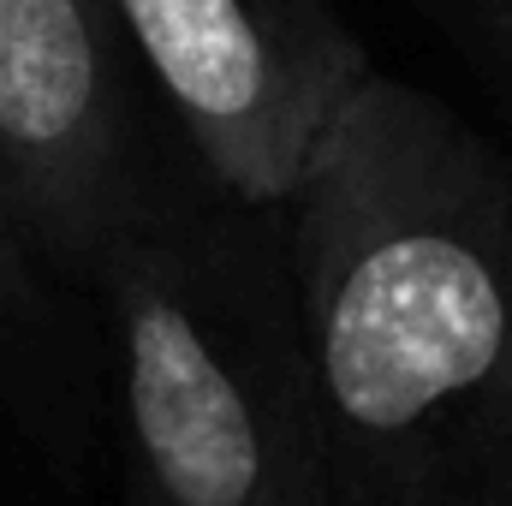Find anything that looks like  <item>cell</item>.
<instances>
[{"mask_svg":"<svg viewBox=\"0 0 512 506\" xmlns=\"http://www.w3.org/2000/svg\"><path fill=\"white\" fill-rule=\"evenodd\" d=\"M322 506H489L512 370V155L370 72L286 197Z\"/></svg>","mask_w":512,"mask_h":506,"instance_id":"6da1fadb","label":"cell"},{"mask_svg":"<svg viewBox=\"0 0 512 506\" xmlns=\"http://www.w3.org/2000/svg\"><path fill=\"white\" fill-rule=\"evenodd\" d=\"M96 286L120 328L131 506H322L286 203L161 185Z\"/></svg>","mask_w":512,"mask_h":506,"instance_id":"7a4b0ae2","label":"cell"},{"mask_svg":"<svg viewBox=\"0 0 512 506\" xmlns=\"http://www.w3.org/2000/svg\"><path fill=\"white\" fill-rule=\"evenodd\" d=\"M114 18L197 179L239 203H286L376 72L328 0H114Z\"/></svg>","mask_w":512,"mask_h":506,"instance_id":"3957f363","label":"cell"},{"mask_svg":"<svg viewBox=\"0 0 512 506\" xmlns=\"http://www.w3.org/2000/svg\"><path fill=\"white\" fill-rule=\"evenodd\" d=\"M114 0H0V197L60 274L96 280L155 203Z\"/></svg>","mask_w":512,"mask_h":506,"instance_id":"277c9868","label":"cell"},{"mask_svg":"<svg viewBox=\"0 0 512 506\" xmlns=\"http://www.w3.org/2000/svg\"><path fill=\"white\" fill-rule=\"evenodd\" d=\"M512 114V0H417Z\"/></svg>","mask_w":512,"mask_h":506,"instance_id":"5b68a950","label":"cell"},{"mask_svg":"<svg viewBox=\"0 0 512 506\" xmlns=\"http://www.w3.org/2000/svg\"><path fill=\"white\" fill-rule=\"evenodd\" d=\"M36 268H42V256H36V245L24 239L12 203L0 197V334H12L18 322L36 316V286H42Z\"/></svg>","mask_w":512,"mask_h":506,"instance_id":"8992f818","label":"cell"},{"mask_svg":"<svg viewBox=\"0 0 512 506\" xmlns=\"http://www.w3.org/2000/svg\"><path fill=\"white\" fill-rule=\"evenodd\" d=\"M512 501V370H507V399H501V423H495V465H489V506Z\"/></svg>","mask_w":512,"mask_h":506,"instance_id":"52a82bcc","label":"cell"},{"mask_svg":"<svg viewBox=\"0 0 512 506\" xmlns=\"http://www.w3.org/2000/svg\"><path fill=\"white\" fill-rule=\"evenodd\" d=\"M507 506H512V501H507Z\"/></svg>","mask_w":512,"mask_h":506,"instance_id":"ba28073f","label":"cell"}]
</instances>
